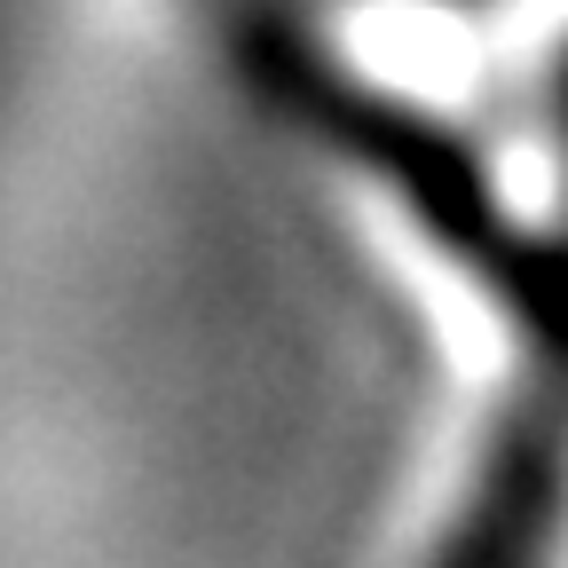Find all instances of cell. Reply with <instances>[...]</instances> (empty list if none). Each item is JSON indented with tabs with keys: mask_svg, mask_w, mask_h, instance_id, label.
Here are the masks:
<instances>
[{
	"mask_svg": "<svg viewBox=\"0 0 568 568\" xmlns=\"http://www.w3.org/2000/svg\"><path fill=\"white\" fill-rule=\"evenodd\" d=\"M284 88H293V103L339 142L355 166H372V174L418 213V222L450 245V261H466V268H474L481 284H497V293H506L545 339L568 347V261L521 245V230L489 205L481 174L450 151L435 126L403 119L395 103H372L364 88H339L332 71H316L308 55H284Z\"/></svg>",
	"mask_w": 568,
	"mask_h": 568,
	"instance_id": "cell-1",
	"label": "cell"
}]
</instances>
